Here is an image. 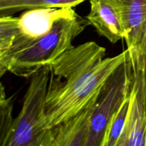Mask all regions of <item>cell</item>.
Here are the masks:
<instances>
[{"mask_svg": "<svg viewBox=\"0 0 146 146\" xmlns=\"http://www.w3.org/2000/svg\"><path fill=\"white\" fill-rule=\"evenodd\" d=\"M95 41L73 46L50 64L41 125L53 129L85 109L111 75L126 61L128 49L106 57Z\"/></svg>", "mask_w": 146, "mask_h": 146, "instance_id": "1", "label": "cell"}, {"mask_svg": "<svg viewBox=\"0 0 146 146\" xmlns=\"http://www.w3.org/2000/svg\"><path fill=\"white\" fill-rule=\"evenodd\" d=\"M88 25L86 19L78 15L74 8L68 7L45 35L20 51L3 54L7 70L18 76L31 78L71 49L73 41Z\"/></svg>", "mask_w": 146, "mask_h": 146, "instance_id": "2", "label": "cell"}, {"mask_svg": "<svg viewBox=\"0 0 146 146\" xmlns=\"http://www.w3.org/2000/svg\"><path fill=\"white\" fill-rule=\"evenodd\" d=\"M49 77V66L31 77L21 111L14 118L3 146H51L56 128L45 129L41 123Z\"/></svg>", "mask_w": 146, "mask_h": 146, "instance_id": "3", "label": "cell"}, {"mask_svg": "<svg viewBox=\"0 0 146 146\" xmlns=\"http://www.w3.org/2000/svg\"><path fill=\"white\" fill-rule=\"evenodd\" d=\"M131 75L126 61L110 76L100 91L90 117L83 146H101L111 120L129 95Z\"/></svg>", "mask_w": 146, "mask_h": 146, "instance_id": "4", "label": "cell"}, {"mask_svg": "<svg viewBox=\"0 0 146 146\" xmlns=\"http://www.w3.org/2000/svg\"><path fill=\"white\" fill-rule=\"evenodd\" d=\"M131 75L130 104L125 127L113 146H146L143 61L128 54Z\"/></svg>", "mask_w": 146, "mask_h": 146, "instance_id": "5", "label": "cell"}, {"mask_svg": "<svg viewBox=\"0 0 146 146\" xmlns=\"http://www.w3.org/2000/svg\"><path fill=\"white\" fill-rule=\"evenodd\" d=\"M66 8H39L24 11L19 17V31L4 55L20 51L45 35L51 30L55 20L65 12Z\"/></svg>", "mask_w": 146, "mask_h": 146, "instance_id": "6", "label": "cell"}, {"mask_svg": "<svg viewBox=\"0 0 146 146\" xmlns=\"http://www.w3.org/2000/svg\"><path fill=\"white\" fill-rule=\"evenodd\" d=\"M122 14L130 53L144 58L146 48V0H113Z\"/></svg>", "mask_w": 146, "mask_h": 146, "instance_id": "7", "label": "cell"}, {"mask_svg": "<svg viewBox=\"0 0 146 146\" xmlns=\"http://www.w3.org/2000/svg\"><path fill=\"white\" fill-rule=\"evenodd\" d=\"M90 11L86 19L99 35L112 44L124 39L126 34L122 14L113 0H90Z\"/></svg>", "mask_w": 146, "mask_h": 146, "instance_id": "8", "label": "cell"}, {"mask_svg": "<svg viewBox=\"0 0 146 146\" xmlns=\"http://www.w3.org/2000/svg\"><path fill=\"white\" fill-rule=\"evenodd\" d=\"M98 95L85 109L56 127L51 146H83Z\"/></svg>", "mask_w": 146, "mask_h": 146, "instance_id": "9", "label": "cell"}, {"mask_svg": "<svg viewBox=\"0 0 146 146\" xmlns=\"http://www.w3.org/2000/svg\"><path fill=\"white\" fill-rule=\"evenodd\" d=\"M129 104L130 94L108 123L101 146H113L117 142L126 123Z\"/></svg>", "mask_w": 146, "mask_h": 146, "instance_id": "10", "label": "cell"}, {"mask_svg": "<svg viewBox=\"0 0 146 146\" xmlns=\"http://www.w3.org/2000/svg\"><path fill=\"white\" fill-rule=\"evenodd\" d=\"M19 31V17L0 18V51L4 53L10 48Z\"/></svg>", "mask_w": 146, "mask_h": 146, "instance_id": "11", "label": "cell"}, {"mask_svg": "<svg viewBox=\"0 0 146 146\" xmlns=\"http://www.w3.org/2000/svg\"><path fill=\"white\" fill-rule=\"evenodd\" d=\"M11 98L0 101V146L4 145L14 121Z\"/></svg>", "mask_w": 146, "mask_h": 146, "instance_id": "12", "label": "cell"}, {"mask_svg": "<svg viewBox=\"0 0 146 146\" xmlns=\"http://www.w3.org/2000/svg\"><path fill=\"white\" fill-rule=\"evenodd\" d=\"M143 81H144V94H145V118H146V48H145V54H144V58H143Z\"/></svg>", "mask_w": 146, "mask_h": 146, "instance_id": "13", "label": "cell"}, {"mask_svg": "<svg viewBox=\"0 0 146 146\" xmlns=\"http://www.w3.org/2000/svg\"><path fill=\"white\" fill-rule=\"evenodd\" d=\"M3 54H4V52L0 51V79L2 78V76L6 74V72L8 71L7 66L5 65L4 60H3Z\"/></svg>", "mask_w": 146, "mask_h": 146, "instance_id": "14", "label": "cell"}, {"mask_svg": "<svg viewBox=\"0 0 146 146\" xmlns=\"http://www.w3.org/2000/svg\"><path fill=\"white\" fill-rule=\"evenodd\" d=\"M8 17L4 0H0V18Z\"/></svg>", "mask_w": 146, "mask_h": 146, "instance_id": "15", "label": "cell"}, {"mask_svg": "<svg viewBox=\"0 0 146 146\" xmlns=\"http://www.w3.org/2000/svg\"><path fill=\"white\" fill-rule=\"evenodd\" d=\"M6 98H7V96H6L5 88H4L2 84L0 82V101H2V100L6 99Z\"/></svg>", "mask_w": 146, "mask_h": 146, "instance_id": "16", "label": "cell"}]
</instances>
